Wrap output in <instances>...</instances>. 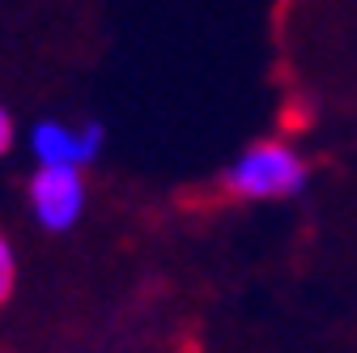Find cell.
Here are the masks:
<instances>
[{
	"instance_id": "277c9868",
	"label": "cell",
	"mask_w": 357,
	"mask_h": 353,
	"mask_svg": "<svg viewBox=\"0 0 357 353\" xmlns=\"http://www.w3.org/2000/svg\"><path fill=\"white\" fill-rule=\"evenodd\" d=\"M13 277H17V260H13L9 239L0 234V306H5V302H9V294H13Z\"/></svg>"
},
{
	"instance_id": "6da1fadb",
	"label": "cell",
	"mask_w": 357,
	"mask_h": 353,
	"mask_svg": "<svg viewBox=\"0 0 357 353\" xmlns=\"http://www.w3.org/2000/svg\"><path fill=\"white\" fill-rule=\"evenodd\" d=\"M226 188L243 200L298 196L306 188V162L281 141H259L226 170Z\"/></svg>"
},
{
	"instance_id": "7a4b0ae2",
	"label": "cell",
	"mask_w": 357,
	"mask_h": 353,
	"mask_svg": "<svg viewBox=\"0 0 357 353\" xmlns=\"http://www.w3.org/2000/svg\"><path fill=\"white\" fill-rule=\"evenodd\" d=\"M30 209L43 230H73L85 209L81 166H38L30 179Z\"/></svg>"
},
{
	"instance_id": "3957f363",
	"label": "cell",
	"mask_w": 357,
	"mask_h": 353,
	"mask_svg": "<svg viewBox=\"0 0 357 353\" xmlns=\"http://www.w3.org/2000/svg\"><path fill=\"white\" fill-rule=\"evenodd\" d=\"M30 149H34L38 166H85L102 149V123L89 119L81 128H68L60 119H43L30 132Z\"/></svg>"
},
{
	"instance_id": "5b68a950",
	"label": "cell",
	"mask_w": 357,
	"mask_h": 353,
	"mask_svg": "<svg viewBox=\"0 0 357 353\" xmlns=\"http://www.w3.org/2000/svg\"><path fill=\"white\" fill-rule=\"evenodd\" d=\"M9 145H13V119H9L5 107H0V153H9Z\"/></svg>"
}]
</instances>
